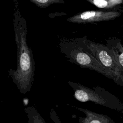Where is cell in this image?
<instances>
[{
  "mask_svg": "<svg viewBox=\"0 0 123 123\" xmlns=\"http://www.w3.org/2000/svg\"><path fill=\"white\" fill-rule=\"evenodd\" d=\"M13 27L17 46V66L15 70L9 71L13 82L20 89H29L34 80L35 62L32 49L27 43V24L19 8L17 0H13Z\"/></svg>",
  "mask_w": 123,
  "mask_h": 123,
  "instance_id": "obj_1",
  "label": "cell"
},
{
  "mask_svg": "<svg viewBox=\"0 0 123 123\" xmlns=\"http://www.w3.org/2000/svg\"><path fill=\"white\" fill-rule=\"evenodd\" d=\"M61 52L69 59L81 67L87 68L98 72L119 85L116 76L104 67L95 57L81 47L73 39L62 38L59 43Z\"/></svg>",
  "mask_w": 123,
  "mask_h": 123,
  "instance_id": "obj_2",
  "label": "cell"
},
{
  "mask_svg": "<svg viewBox=\"0 0 123 123\" xmlns=\"http://www.w3.org/2000/svg\"><path fill=\"white\" fill-rule=\"evenodd\" d=\"M75 42L95 57L117 78L119 85L123 86V68L117 62L111 50L101 44L88 39L86 36L75 37Z\"/></svg>",
  "mask_w": 123,
  "mask_h": 123,
  "instance_id": "obj_3",
  "label": "cell"
},
{
  "mask_svg": "<svg viewBox=\"0 0 123 123\" xmlns=\"http://www.w3.org/2000/svg\"><path fill=\"white\" fill-rule=\"evenodd\" d=\"M75 84L78 88L74 94L75 97L78 100L81 102L93 101L97 104L123 113V102L116 96L99 87L95 88L94 91L90 89V94L87 88L78 84Z\"/></svg>",
  "mask_w": 123,
  "mask_h": 123,
  "instance_id": "obj_4",
  "label": "cell"
},
{
  "mask_svg": "<svg viewBox=\"0 0 123 123\" xmlns=\"http://www.w3.org/2000/svg\"><path fill=\"white\" fill-rule=\"evenodd\" d=\"M121 14V12L118 11H87L76 14L67 18L66 20L73 23H92L113 20L120 16Z\"/></svg>",
  "mask_w": 123,
  "mask_h": 123,
  "instance_id": "obj_5",
  "label": "cell"
},
{
  "mask_svg": "<svg viewBox=\"0 0 123 123\" xmlns=\"http://www.w3.org/2000/svg\"><path fill=\"white\" fill-rule=\"evenodd\" d=\"M110 49L112 52L118 63L123 68V47L121 43H117L115 46H112Z\"/></svg>",
  "mask_w": 123,
  "mask_h": 123,
  "instance_id": "obj_6",
  "label": "cell"
},
{
  "mask_svg": "<svg viewBox=\"0 0 123 123\" xmlns=\"http://www.w3.org/2000/svg\"><path fill=\"white\" fill-rule=\"evenodd\" d=\"M41 8H46L52 4H63L66 0H29Z\"/></svg>",
  "mask_w": 123,
  "mask_h": 123,
  "instance_id": "obj_7",
  "label": "cell"
},
{
  "mask_svg": "<svg viewBox=\"0 0 123 123\" xmlns=\"http://www.w3.org/2000/svg\"><path fill=\"white\" fill-rule=\"evenodd\" d=\"M97 7L102 9L112 8L113 7L110 4L109 0H86Z\"/></svg>",
  "mask_w": 123,
  "mask_h": 123,
  "instance_id": "obj_8",
  "label": "cell"
},
{
  "mask_svg": "<svg viewBox=\"0 0 123 123\" xmlns=\"http://www.w3.org/2000/svg\"><path fill=\"white\" fill-rule=\"evenodd\" d=\"M109 1L110 4L111 5V6L113 7H114L117 5H118L122 3L123 0H109Z\"/></svg>",
  "mask_w": 123,
  "mask_h": 123,
  "instance_id": "obj_9",
  "label": "cell"
}]
</instances>
